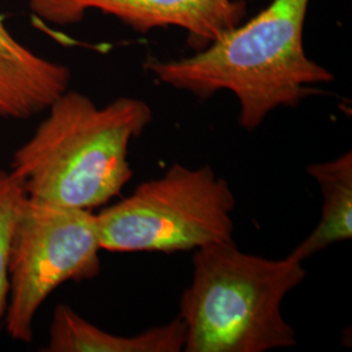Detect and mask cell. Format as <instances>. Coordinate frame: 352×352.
Here are the masks:
<instances>
[{"label": "cell", "mask_w": 352, "mask_h": 352, "mask_svg": "<svg viewBox=\"0 0 352 352\" xmlns=\"http://www.w3.org/2000/svg\"><path fill=\"white\" fill-rule=\"evenodd\" d=\"M28 199L23 184L10 170H0V334L8 302V257L13 228Z\"/></svg>", "instance_id": "30bf717a"}, {"label": "cell", "mask_w": 352, "mask_h": 352, "mask_svg": "<svg viewBox=\"0 0 352 352\" xmlns=\"http://www.w3.org/2000/svg\"><path fill=\"white\" fill-rule=\"evenodd\" d=\"M307 173L321 188L322 213L315 230L289 253L299 261L352 236L351 151L330 161L309 164Z\"/></svg>", "instance_id": "9c48e42d"}, {"label": "cell", "mask_w": 352, "mask_h": 352, "mask_svg": "<svg viewBox=\"0 0 352 352\" xmlns=\"http://www.w3.org/2000/svg\"><path fill=\"white\" fill-rule=\"evenodd\" d=\"M309 1L273 0L206 49L177 60L149 56L144 69L160 82L200 100L219 90L232 91L239 101L240 126L254 131L278 107L295 109L320 93L315 87L334 80L304 50Z\"/></svg>", "instance_id": "6da1fadb"}, {"label": "cell", "mask_w": 352, "mask_h": 352, "mask_svg": "<svg viewBox=\"0 0 352 352\" xmlns=\"http://www.w3.org/2000/svg\"><path fill=\"white\" fill-rule=\"evenodd\" d=\"M192 282L182 295L179 318L187 352H265L298 344L280 307L307 277L302 261L269 260L223 241L192 257Z\"/></svg>", "instance_id": "3957f363"}, {"label": "cell", "mask_w": 352, "mask_h": 352, "mask_svg": "<svg viewBox=\"0 0 352 352\" xmlns=\"http://www.w3.org/2000/svg\"><path fill=\"white\" fill-rule=\"evenodd\" d=\"M100 251L91 210L26 199L10 245L4 318L8 337L30 343L38 309L55 289L69 280L98 277Z\"/></svg>", "instance_id": "5b68a950"}, {"label": "cell", "mask_w": 352, "mask_h": 352, "mask_svg": "<svg viewBox=\"0 0 352 352\" xmlns=\"http://www.w3.org/2000/svg\"><path fill=\"white\" fill-rule=\"evenodd\" d=\"M46 111L11 161L28 199L82 210L111 201L133 175L129 146L151 124V106L120 97L100 107L67 90Z\"/></svg>", "instance_id": "7a4b0ae2"}, {"label": "cell", "mask_w": 352, "mask_h": 352, "mask_svg": "<svg viewBox=\"0 0 352 352\" xmlns=\"http://www.w3.org/2000/svg\"><path fill=\"white\" fill-rule=\"evenodd\" d=\"M71 69L29 50L0 19V118L26 120L64 94Z\"/></svg>", "instance_id": "52a82bcc"}, {"label": "cell", "mask_w": 352, "mask_h": 352, "mask_svg": "<svg viewBox=\"0 0 352 352\" xmlns=\"http://www.w3.org/2000/svg\"><path fill=\"white\" fill-rule=\"evenodd\" d=\"M32 12L55 25L80 23L89 11L120 20L135 32L175 26L188 46L201 51L247 17L245 0H29Z\"/></svg>", "instance_id": "8992f818"}, {"label": "cell", "mask_w": 352, "mask_h": 352, "mask_svg": "<svg viewBox=\"0 0 352 352\" xmlns=\"http://www.w3.org/2000/svg\"><path fill=\"white\" fill-rule=\"evenodd\" d=\"M186 325L176 317L168 324L126 337L90 324L69 305L59 304L52 314L49 340L43 352H180L184 350Z\"/></svg>", "instance_id": "ba28073f"}, {"label": "cell", "mask_w": 352, "mask_h": 352, "mask_svg": "<svg viewBox=\"0 0 352 352\" xmlns=\"http://www.w3.org/2000/svg\"><path fill=\"white\" fill-rule=\"evenodd\" d=\"M235 205L230 184L212 167L174 164L96 214V228L104 251H196L234 240Z\"/></svg>", "instance_id": "277c9868"}]
</instances>
